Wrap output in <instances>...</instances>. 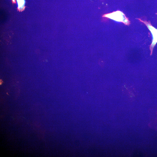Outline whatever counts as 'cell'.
<instances>
[{
  "label": "cell",
  "mask_w": 157,
  "mask_h": 157,
  "mask_svg": "<svg viewBox=\"0 0 157 157\" xmlns=\"http://www.w3.org/2000/svg\"><path fill=\"white\" fill-rule=\"evenodd\" d=\"M140 19L141 22L145 24L152 34L153 39L152 43L149 47L151 51L150 55H151L153 48L157 43V29L153 27L150 22Z\"/></svg>",
  "instance_id": "obj_2"
},
{
  "label": "cell",
  "mask_w": 157,
  "mask_h": 157,
  "mask_svg": "<svg viewBox=\"0 0 157 157\" xmlns=\"http://www.w3.org/2000/svg\"><path fill=\"white\" fill-rule=\"evenodd\" d=\"M18 8L19 10H22L24 8L25 3V0H17Z\"/></svg>",
  "instance_id": "obj_3"
},
{
  "label": "cell",
  "mask_w": 157,
  "mask_h": 157,
  "mask_svg": "<svg viewBox=\"0 0 157 157\" xmlns=\"http://www.w3.org/2000/svg\"><path fill=\"white\" fill-rule=\"evenodd\" d=\"M105 16L115 20L122 22L126 25H129L130 23L124 13L119 11L106 14Z\"/></svg>",
  "instance_id": "obj_1"
},
{
  "label": "cell",
  "mask_w": 157,
  "mask_h": 157,
  "mask_svg": "<svg viewBox=\"0 0 157 157\" xmlns=\"http://www.w3.org/2000/svg\"><path fill=\"white\" fill-rule=\"evenodd\" d=\"M14 2L15 1V0H12Z\"/></svg>",
  "instance_id": "obj_4"
}]
</instances>
